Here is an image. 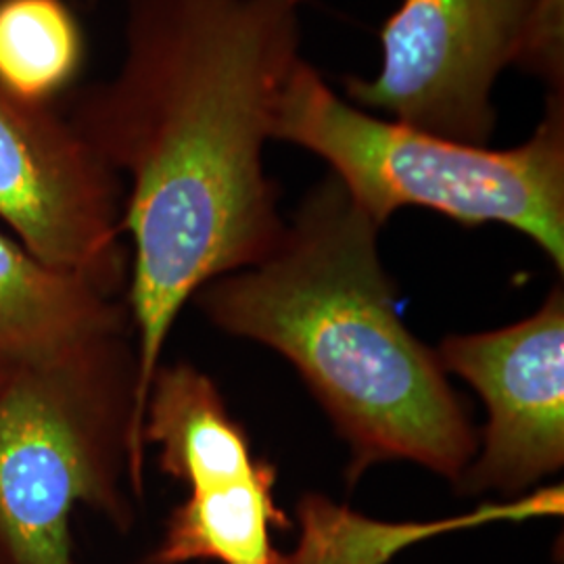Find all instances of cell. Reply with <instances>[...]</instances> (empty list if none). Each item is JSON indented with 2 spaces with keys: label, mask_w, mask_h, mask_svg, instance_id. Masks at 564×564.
I'll use <instances>...</instances> for the list:
<instances>
[{
  "label": "cell",
  "mask_w": 564,
  "mask_h": 564,
  "mask_svg": "<svg viewBox=\"0 0 564 564\" xmlns=\"http://www.w3.org/2000/svg\"><path fill=\"white\" fill-rule=\"evenodd\" d=\"M305 2L126 0L118 74L69 101L65 118L130 182L128 307L147 337L167 335L205 284L281 242L263 149L303 59Z\"/></svg>",
  "instance_id": "cell-1"
},
{
  "label": "cell",
  "mask_w": 564,
  "mask_h": 564,
  "mask_svg": "<svg viewBox=\"0 0 564 564\" xmlns=\"http://www.w3.org/2000/svg\"><path fill=\"white\" fill-rule=\"evenodd\" d=\"M223 330L293 364L351 447L349 485L370 464L412 460L458 485L479 437L437 356L403 326L379 226L328 176L276 249L195 295Z\"/></svg>",
  "instance_id": "cell-2"
},
{
  "label": "cell",
  "mask_w": 564,
  "mask_h": 564,
  "mask_svg": "<svg viewBox=\"0 0 564 564\" xmlns=\"http://www.w3.org/2000/svg\"><path fill=\"white\" fill-rule=\"evenodd\" d=\"M274 141L328 163L379 228L402 207L464 226L505 224L564 270V93H547L544 118L523 144L496 151L364 111L302 59L282 93Z\"/></svg>",
  "instance_id": "cell-3"
},
{
  "label": "cell",
  "mask_w": 564,
  "mask_h": 564,
  "mask_svg": "<svg viewBox=\"0 0 564 564\" xmlns=\"http://www.w3.org/2000/svg\"><path fill=\"white\" fill-rule=\"evenodd\" d=\"M137 391L130 335L7 370L0 387V564H78V506L134 523L128 447Z\"/></svg>",
  "instance_id": "cell-4"
},
{
  "label": "cell",
  "mask_w": 564,
  "mask_h": 564,
  "mask_svg": "<svg viewBox=\"0 0 564 564\" xmlns=\"http://www.w3.org/2000/svg\"><path fill=\"white\" fill-rule=\"evenodd\" d=\"M564 93V0H402L381 28V67L345 99L431 134L487 144L508 67Z\"/></svg>",
  "instance_id": "cell-5"
},
{
  "label": "cell",
  "mask_w": 564,
  "mask_h": 564,
  "mask_svg": "<svg viewBox=\"0 0 564 564\" xmlns=\"http://www.w3.org/2000/svg\"><path fill=\"white\" fill-rule=\"evenodd\" d=\"M120 176L57 109L21 101L0 86V220L39 260L120 295Z\"/></svg>",
  "instance_id": "cell-6"
},
{
  "label": "cell",
  "mask_w": 564,
  "mask_h": 564,
  "mask_svg": "<svg viewBox=\"0 0 564 564\" xmlns=\"http://www.w3.org/2000/svg\"><path fill=\"white\" fill-rule=\"evenodd\" d=\"M444 372L473 384L487 408L484 449L458 489L521 494L564 464V293L508 328L447 337L435 354Z\"/></svg>",
  "instance_id": "cell-7"
},
{
  "label": "cell",
  "mask_w": 564,
  "mask_h": 564,
  "mask_svg": "<svg viewBox=\"0 0 564 564\" xmlns=\"http://www.w3.org/2000/svg\"><path fill=\"white\" fill-rule=\"evenodd\" d=\"M130 312L90 276L39 260L0 230V366L61 358L88 343L130 335Z\"/></svg>",
  "instance_id": "cell-8"
},
{
  "label": "cell",
  "mask_w": 564,
  "mask_h": 564,
  "mask_svg": "<svg viewBox=\"0 0 564 564\" xmlns=\"http://www.w3.org/2000/svg\"><path fill=\"white\" fill-rule=\"evenodd\" d=\"M142 445H160V468L191 489L251 475L260 460L224 402L193 364L160 366L147 393Z\"/></svg>",
  "instance_id": "cell-9"
},
{
  "label": "cell",
  "mask_w": 564,
  "mask_h": 564,
  "mask_svg": "<svg viewBox=\"0 0 564 564\" xmlns=\"http://www.w3.org/2000/svg\"><path fill=\"white\" fill-rule=\"evenodd\" d=\"M274 485L276 468L260 460L241 479L193 487L170 512L162 542L144 564H284L272 531H286L291 521L274 500Z\"/></svg>",
  "instance_id": "cell-10"
},
{
  "label": "cell",
  "mask_w": 564,
  "mask_h": 564,
  "mask_svg": "<svg viewBox=\"0 0 564 564\" xmlns=\"http://www.w3.org/2000/svg\"><path fill=\"white\" fill-rule=\"evenodd\" d=\"M82 59L80 25L63 0H0V86L7 93L51 105Z\"/></svg>",
  "instance_id": "cell-11"
},
{
  "label": "cell",
  "mask_w": 564,
  "mask_h": 564,
  "mask_svg": "<svg viewBox=\"0 0 564 564\" xmlns=\"http://www.w3.org/2000/svg\"><path fill=\"white\" fill-rule=\"evenodd\" d=\"M4 379H7V368H2V366H0V387L4 383Z\"/></svg>",
  "instance_id": "cell-12"
}]
</instances>
